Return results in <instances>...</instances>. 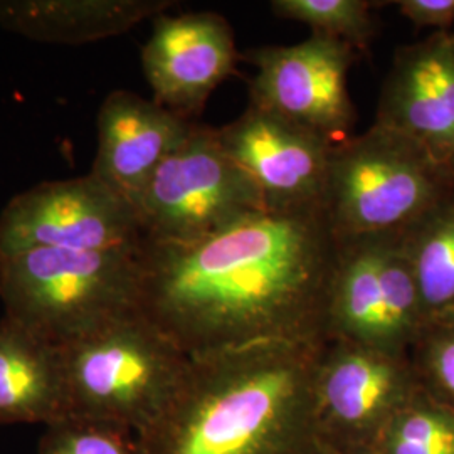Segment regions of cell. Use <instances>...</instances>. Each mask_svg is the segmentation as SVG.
<instances>
[{
  "label": "cell",
  "instance_id": "1",
  "mask_svg": "<svg viewBox=\"0 0 454 454\" xmlns=\"http://www.w3.org/2000/svg\"><path fill=\"white\" fill-rule=\"evenodd\" d=\"M337 251L325 209H266L199 243H144L140 311L189 357L324 347Z\"/></svg>",
  "mask_w": 454,
  "mask_h": 454
},
{
  "label": "cell",
  "instance_id": "2",
  "mask_svg": "<svg viewBox=\"0 0 454 454\" xmlns=\"http://www.w3.org/2000/svg\"><path fill=\"white\" fill-rule=\"evenodd\" d=\"M324 347L261 341L191 357L142 454H315L313 384Z\"/></svg>",
  "mask_w": 454,
  "mask_h": 454
},
{
  "label": "cell",
  "instance_id": "3",
  "mask_svg": "<svg viewBox=\"0 0 454 454\" xmlns=\"http://www.w3.org/2000/svg\"><path fill=\"white\" fill-rule=\"evenodd\" d=\"M59 348L66 416L114 422L135 436L162 418L191 365V357L142 311Z\"/></svg>",
  "mask_w": 454,
  "mask_h": 454
},
{
  "label": "cell",
  "instance_id": "4",
  "mask_svg": "<svg viewBox=\"0 0 454 454\" xmlns=\"http://www.w3.org/2000/svg\"><path fill=\"white\" fill-rule=\"evenodd\" d=\"M140 251L33 249L0 260L4 317L65 347L140 311Z\"/></svg>",
  "mask_w": 454,
  "mask_h": 454
},
{
  "label": "cell",
  "instance_id": "5",
  "mask_svg": "<svg viewBox=\"0 0 454 454\" xmlns=\"http://www.w3.org/2000/svg\"><path fill=\"white\" fill-rule=\"evenodd\" d=\"M453 191V177L422 148L372 125L333 148L324 209L337 241L403 234Z\"/></svg>",
  "mask_w": 454,
  "mask_h": 454
},
{
  "label": "cell",
  "instance_id": "6",
  "mask_svg": "<svg viewBox=\"0 0 454 454\" xmlns=\"http://www.w3.org/2000/svg\"><path fill=\"white\" fill-rule=\"evenodd\" d=\"M144 243L192 244L266 211L258 187L231 159L217 129L195 123L135 202Z\"/></svg>",
  "mask_w": 454,
  "mask_h": 454
},
{
  "label": "cell",
  "instance_id": "7",
  "mask_svg": "<svg viewBox=\"0 0 454 454\" xmlns=\"http://www.w3.org/2000/svg\"><path fill=\"white\" fill-rule=\"evenodd\" d=\"M326 305V341L409 354L427 324L401 234L341 239Z\"/></svg>",
  "mask_w": 454,
  "mask_h": 454
},
{
  "label": "cell",
  "instance_id": "8",
  "mask_svg": "<svg viewBox=\"0 0 454 454\" xmlns=\"http://www.w3.org/2000/svg\"><path fill=\"white\" fill-rule=\"evenodd\" d=\"M142 246L135 207L91 174L37 184L0 212V260L33 249L140 251Z\"/></svg>",
  "mask_w": 454,
  "mask_h": 454
},
{
  "label": "cell",
  "instance_id": "9",
  "mask_svg": "<svg viewBox=\"0 0 454 454\" xmlns=\"http://www.w3.org/2000/svg\"><path fill=\"white\" fill-rule=\"evenodd\" d=\"M421 389L411 356L354 341H326L313 384L318 441L371 451L395 412Z\"/></svg>",
  "mask_w": 454,
  "mask_h": 454
},
{
  "label": "cell",
  "instance_id": "10",
  "mask_svg": "<svg viewBox=\"0 0 454 454\" xmlns=\"http://www.w3.org/2000/svg\"><path fill=\"white\" fill-rule=\"evenodd\" d=\"M244 59L254 66L249 105L288 120L330 140H348L357 110L348 93V71L357 51L311 34L292 46L249 49Z\"/></svg>",
  "mask_w": 454,
  "mask_h": 454
},
{
  "label": "cell",
  "instance_id": "11",
  "mask_svg": "<svg viewBox=\"0 0 454 454\" xmlns=\"http://www.w3.org/2000/svg\"><path fill=\"white\" fill-rule=\"evenodd\" d=\"M217 137L254 182L268 211L324 209L335 148L330 140L251 105L217 129Z\"/></svg>",
  "mask_w": 454,
  "mask_h": 454
},
{
  "label": "cell",
  "instance_id": "12",
  "mask_svg": "<svg viewBox=\"0 0 454 454\" xmlns=\"http://www.w3.org/2000/svg\"><path fill=\"white\" fill-rule=\"evenodd\" d=\"M241 58L226 17L207 11L155 17L142 48L153 101L189 121L202 114L215 88L236 73Z\"/></svg>",
  "mask_w": 454,
  "mask_h": 454
},
{
  "label": "cell",
  "instance_id": "13",
  "mask_svg": "<svg viewBox=\"0 0 454 454\" xmlns=\"http://www.w3.org/2000/svg\"><path fill=\"white\" fill-rule=\"evenodd\" d=\"M373 125L404 135L454 179V33L399 46Z\"/></svg>",
  "mask_w": 454,
  "mask_h": 454
},
{
  "label": "cell",
  "instance_id": "14",
  "mask_svg": "<svg viewBox=\"0 0 454 454\" xmlns=\"http://www.w3.org/2000/svg\"><path fill=\"white\" fill-rule=\"evenodd\" d=\"M194 125L153 99L112 91L98 112L97 157L90 174L135 207L146 182Z\"/></svg>",
  "mask_w": 454,
  "mask_h": 454
},
{
  "label": "cell",
  "instance_id": "15",
  "mask_svg": "<svg viewBox=\"0 0 454 454\" xmlns=\"http://www.w3.org/2000/svg\"><path fill=\"white\" fill-rule=\"evenodd\" d=\"M172 0H0V27L37 43L86 44L129 33Z\"/></svg>",
  "mask_w": 454,
  "mask_h": 454
},
{
  "label": "cell",
  "instance_id": "16",
  "mask_svg": "<svg viewBox=\"0 0 454 454\" xmlns=\"http://www.w3.org/2000/svg\"><path fill=\"white\" fill-rule=\"evenodd\" d=\"M66 416L61 348L4 317L0 320V426Z\"/></svg>",
  "mask_w": 454,
  "mask_h": 454
},
{
  "label": "cell",
  "instance_id": "17",
  "mask_svg": "<svg viewBox=\"0 0 454 454\" xmlns=\"http://www.w3.org/2000/svg\"><path fill=\"white\" fill-rule=\"evenodd\" d=\"M427 322L454 313V191L401 234Z\"/></svg>",
  "mask_w": 454,
  "mask_h": 454
},
{
  "label": "cell",
  "instance_id": "18",
  "mask_svg": "<svg viewBox=\"0 0 454 454\" xmlns=\"http://www.w3.org/2000/svg\"><path fill=\"white\" fill-rule=\"evenodd\" d=\"M372 454H454V411L419 389L375 441Z\"/></svg>",
  "mask_w": 454,
  "mask_h": 454
},
{
  "label": "cell",
  "instance_id": "19",
  "mask_svg": "<svg viewBox=\"0 0 454 454\" xmlns=\"http://www.w3.org/2000/svg\"><path fill=\"white\" fill-rule=\"evenodd\" d=\"M367 0H273L275 16L305 24L315 35L337 39L357 52L371 48L377 34L372 9Z\"/></svg>",
  "mask_w": 454,
  "mask_h": 454
},
{
  "label": "cell",
  "instance_id": "20",
  "mask_svg": "<svg viewBox=\"0 0 454 454\" xmlns=\"http://www.w3.org/2000/svg\"><path fill=\"white\" fill-rule=\"evenodd\" d=\"M39 454H142L127 427L78 416H65L46 426Z\"/></svg>",
  "mask_w": 454,
  "mask_h": 454
},
{
  "label": "cell",
  "instance_id": "21",
  "mask_svg": "<svg viewBox=\"0 0 454 454\" xmlns=\"http://www.w3.org/2000/svg\"><path fill=\"white\" fill-rule=\"evenodd\" d=\"M409 356L421 389L454 411V313L424 325Z\"/></svg>",
  "mask_w": 454,
  "mask_h": 454
},
{
  "label": "cell",
  "instance_id": "22",
  "mask_svg": "<svg viewBox=\"0 0 454 454\" xmlns=\"http://www.w3.org/2000/svg\"><path fill=\"white\" fill-rule=\"evenodd\" d=\"M389 4L416 29L450 33L454 26V0H395Z\"/></svg>",
  "mask_w": 454,
  "mask_h": 454
},
{
  "label": "cell",
  "instance_id": "23",
  "mask_svg": "<svg viewBox=\"0 0 454 454\" xmlns=\"http://www.w3.org/2000/svg\"><path fill=\"white\" fill-rule=\"evenodd\" d=\"M315 454H372L371 451H347V450H335V448H330V446H325V444H318L317 448V453Z\"/></svg>",
  "mask_w": 454,
  "mask_h": 454
}]
</instances>
